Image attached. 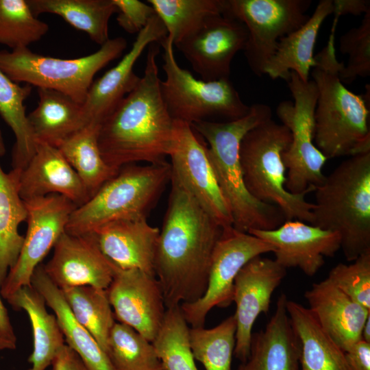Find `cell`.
<instances>
[{"label": "cell", "mask_w": 370, "mask_h": 370, "mask_svg": "<svg viewBox=\"0 0 370 370\" xmlns=\"http://www.w3.org/2000/svg\"><path fill=\"white\" fill-rule=\"evenodd\" d=\"M167 209L158 240L155 275L166 308L205 293L220 225L171 174Z\"/></svg>", "instance_id": "6da1fadb"}, {"label": "cell", "mask_w": 370, "mask_h": 370, "mask_svg": "<svg viewBox=\"0 0 370 370\" xmlns=\"http://www.w3.org/2000/svg\"><path fill=\"white\" fill-rule=\"evenodd\" d=\"M149 45L143 75L100 125L98 144L105 162L119 171L138 162L164 161L174 143L175 121L163 101L156 57Z\"/></svg>", "instance_id": "7a4b0ae2"}, {"label": "cell", "mask_w": 370, "mask_h": 370, "mask_svg": "<svg viewBox=\"0 0 370 370\" xmlns=\"http://www.w3.org/2000/svg\"><path fill=\"white\" fill-rule=\"evenodd\" d=\"M271 108L263 103L250 106L244 116L230 121H198L191 124L203 138L217 182L229 207L236 230H270L286 219L275 206L262 203L247 190L243 175L239 148L245 135L261 123L271 119Z\"/></svg>", "instance_id": "3957f363"}, {"label": "cell", "mask_w": 370, "mask_h": 370, "mask_svg": "<svg viewBox=\"0 0 370 370\" xmlns=\"http://www.w3.org/2000/svg\"><path fill=\"white\" fill-rule=\"evenodd\" d=\"M335 32L314 56L311 75L317 90L314 112V145L327 159L370 152L369 110L362 95L341 82L344 65L336 58Z\"/></svg>", "instance_id": "277c9868"}, {"label": "cell", "mask_w": 370, "mask_h": 370, "mask_svg": "<svg viewBox=\"0 0 370 370\" xmlns=\"http://www.w3.org/2000/svg\"><path fill=\"white\" fill-rule=\"evenodd\" d=\"M311 225L337 233L353 262L370 251V152L351 156L317 186Z\"/></svg>", "instance_id": "5b68a950"}, {"label": "cell", "mask_w": 370, "mask_h": 370, "mask_svg": "<svg viewBox=\"0 0 370 370\" xmlns=\"http://www.w3.org/2000/svg\"><path fill=\"white\" fill-rule=\"evenodd\" d=\"M171 177V166L165 160L121 167L73 210L65 232L74 235L90 234L115 221L147 217Z\"/></svg>", "instance_id": "8992f818"}, {"label": "cell", "mask_w": 370, "mask_h": 370, "mask_svg": "<svg viewBox=\"0 0 370 370\" xmlns=\"http://www.w3.org/2000/svg\"><path fill=\"white\" fill-rule=\"evenodd\" d=\"M291 138L288 129L272 119L249 131L239 148L243 180L255 199L278 207L286 221L312 224L313 203L306 199V194H293L286 188V169L282 153Z\"/></svg>", "instance_id": "52a82bcc"}, {"label": "cell", "mask_w": 370, "mask_h": 370, "mask_svg": "<svg viewBox=\"0 0 370 370\" xmlns=\"http://www.w3.org/2000/svg\"><path fill=\"white\" fill-rule=\"evenodd\" d=\"M123 37L109 39L95 52L73 59L36 53L28 47L0 50V69L14 82L60 92L82 104L95 74L126 49Z\"/></svg>", "instance_id": "ba28073f"}, {"label": "cell", "mask_w": 370, "mask_h": 370, "mask_svg": "<svg viewBox=\"0 0 370 370\" xmlns=\"http://www.w3.org/2000/svg\"><path fill=\"white\" fill-rule=\"evenodd\" d=\"M160 44L164 51L162 69L166 76L160 82V91L173 120L190 125L198 121H217V119L230 121L249 112L250 106L241 99L230 78L215 81L196 79L178 64L174 45L167 36Z\"/></svg>", "instance_id": "9c48e42d"}, {"label": "cell", "mask_w": 370, "mask_h": 370, "mask_svg": "<svg viewBox=\"0 0 370 370\" xmlns=\"http://www.w3.org/2000/svg\"><path fill=\"white\" fill-rule=\"evenodd\" d=\"M294 101H282L276 114L291 133L282 153L286 169V188L293 194L314 191L325 179L322 169L328 160L314 145V112L318 90L314 82L304 81L291 71L286 81Z\"/></svg>", "instance_id": "30bf717a"}, {"label": "cell", "mask_w": 370, "mask_h": 370, "mask_svg": "<svg viewBox=\"0 0 370 370\" xmlns=\"http://www.w3.org/2000/svg\"><path fill=\"white\" fill-rule=\"evenodd\" d=\"M311 0H225L223 14L243 23L248 37L243 49L247 64L257 76L275 53L279 40L309 19Z\"/></svg>", "instance_id": "8fae6325"}, {"label": "cell", "mask_w": 370, "mask_h": 370, "mask_svg": "<svg viewBox=\"0 0 370 370\" xmlns=\"http://www.w3.org/2000/svg\"><path fill=\"white\" fill-rule=\"evenodd\" d=\"M275 250L252 234L233 226L223 227L214 249L205 293L194 302L180 305L188 325L203 328L211 309L228 307L233 302L234 282L241 268L252 258Z\"/></svg>", "instance_id": "7c38bea8"}, {"label": "cell", "mask_w": 370, "mask_h": 370, "mask_svg": "<svg viewBox=\"0 0 370 370\" xmlns=\"http://www.w3.org/2000/svg\"><path fill=\"white\" fill-rule=\"evenodd\" d=\"M24 201L27 230L18 259L0 287L1 296L5 299L19 288L32 286L34 271L65 232L71 214L77 207L56 194Z\"/></svg>", "instance_id": "4fadbf2b"}, {"label": "cell", "mask_w": 370, "mask_h": 370, "mask_svg": "<svg viewBox=\"0 0 370 370\" xmlns=\"http://www.w3.org/2000/svg\"><path fill=\"white\" fill-rule=\"evenodd\" d=\"M169 156L171 174L220 225L232 226V215L217 182L207 146L190 124L175 121Z\"/></svg>", "instance_id": "5bb4252c"}, {"label": "cell", "mask_w": 370, "mask_h": 370, "mask_svg": "<svg viewBox=\"0 0 370 370\" xmlns=\"http://www.w3.org/2000/svg\"><path fill=\"white\" fill-rule=\"evenodd\" d=\"M248 32L241 21L225 14L208 18L194 32L174 46L201 79H229L235 55L243 50Z\"/></svg>", "instance_id": "9a60e30c"}, {"label": "cell", "mask_w": 370, "mask_h": 370, "mask_svg": "<svg viewBox=\"0 0 370 370\" xmlns=\"http://www.w3.org/2000/svg\"><path fill=\"white\" fill-rule=\"evenodd\" d=\"M106 291L115 319L152 343L166 310L156 277L137 269H123L115 265Z\"/></svg>", "instance_id": "2e32d148"}, {"label": "cell", "mask_w": 370, "mask_h": 370, "mask_svg": "<svg viewBox=\"0 0 370 370\" xmlns=\"http://www.w3.org/2000/svg\"><path fill=\"white\" fill-rule=\"evenodd\" d=\"M286 275V269L274 259L256 256L245 264L234 282V314L236 323L234 356L241 362L249 354L252 328L261 313L267 314L271 298Z\"/></svg>", "instance_id": "e0dca14e"}, {"label": "cell", "mask_w": 370, "mask_h": 370, "mask_svg": "<svg viewBox=\"0 0 370 370\" xmlns=\"http://www.w3.org/2000/svg\"><path fill=\"white\" fill-rule=\"evenodd\" d=\"M53 248L52 258L43 266L48 277L58 288H108L115 264L101 251L93 233L74 235L64 232Z\"/></svg>", "instance_id": "ac0fdd59"}, {"label": "cell", "mask_w": 370, "mask_h": 370, "mask_svg": "<svg viewBox=\"0 0 370 370\" xmlns=\"http://www.w3.org/2000/svg\"><path fill=\"white\" fill-rule=\"evenodd\" d=\"M167 36L166 28L156 14L136 36L130 51L119 63L93 81L82 104L86 125H101L140 80L134 66L144 50L153 42H160Z\"/></svg>", "instance_id": "d6986e66"}, {"label": "cell", "mask_w": 370, "mask_h": 370, "mask_svg": "<svg viewBox=\"0 0 370 370\" xmlns=\"http://www.w3.org/2000/svg\"><path fill=\"white\" fill-rule=\"evenodd\" d=\"M247 233L273 245L275 260L286 269L298 268L314 275L341 249L339 235L298 220L285 221L270 230H252Z\"/></svg>", "instance_id": "ffe728a7"}, {"label": "cell", "mask_w": 370, "mask_h": 370, "mask_svg": "<svg viewBox=\"0 0 370 370\" xmlns=\"http://www.w3.org/2000/svg\"><path fill=\"white\" fill-rule=\"evenodd\" d=\"M19 194L24 201L60 195L77 207L90 199L80 178L59 149L41 143H37L34 156L21 171Z\"/></svg>", "instance_id": "44dd1931"}, {"label": "cell", "mask_w": 370, "mask_h": 370, "mask_svg": "<svg viewBox=\"0 0 370 370\" xmlns=\"http://www.w3.org/2000/svg\"><path fill=\"white\" fill-rule=\"evenodd\" d=\"M103 254L123 269H137L155 275L160 230L147 217L115 221L93 232Z\"/></svg>", "instance_id": "7402d4cb"}, {"label": "cell", "mask_w": 370, "mask_h": 370, "mask_svg": "<svg viewBox=\"0 0 370 370\" xmlns=\"http://www.w3.org/2000/svg\"><path fill=\"white\" fill-rule=\"evenodd\" d=\"M304 297L308 309L323 330L344 351L362 339L370 310L353 300L328 278L313 283Z\"/></svg>", "instance_id": "603a6c76"}, {"label": "cell", "mask_w": 370, "mask_h": 370, "mask_svg": "<svg viewBox=\"0 0 370 370\" xmlns=\"http://www.w3.org/2000/svg\"><path fill=\"white\" fill-rule=\"evenodd\" d=\"M287 299L281 293L265 328L252 332L249 356L237 370H300V343L288 317Z\"/></svg>", "instance_id": "cb8c5ba5"}, {"label": "cell", "mask_w": 370, "mask_h": 370, "mask_svg": "<svg viewBox=\"0 0 370 370\" xmlns=\"http://www.w3.org/2000/svg\"><path fill=\"white\" fill-rule=\"evenodd\" d=\"M333 9V0H321L304 25L279 40L275 53L264 67V75L273 79L287 81L293 71L302 80H309L310 70L315 65L313 53L318 33Z\"/></svg>", "instance_id": "d4e9b609"}, {"label": "cell", "mask_w": 370, "mask_h": 370, "mask_svg": "<svg viewBox=\"0 0 370 370\" xmlns=\"http://www.w3.org/2000/svg\"><path fill=\"white\" fill-rule=\"evenodd\" d=\"M32 286L53 311L65 342L80 357L88 370H114L106 353L95 338L73 315L62 292L40 264L32 278Z\"/></svg>", "instance_id": "484cf974"}, {"label": "cell", "mask_w": 370, "mask_h": 370, "mask_svg": "<svg viewBox=\"0 0 370 370\" xmlns=\"http://www.w3.org/2000/svg\"><path fill=\"white\" fill-rule=\"evenodd\" d=\"M286 307L300 343V370H352L345 352L323 330L308 308L288 299Z\"/></svg>", "instance_id": "4316f807"}, {"label": "cell", "mask_w": 370, "mask_h": 370, "mask_svg": "<svg viewBox=\"0 0 370 370\" xmlns=\"http://www.w3.org/2000/svg\"><path fill=\"white\" fill-rule=\"evenodd\" d=\"M37 107L27 114L37 143L58 147L66 139L87 125L82 104L51 89L38 88Z\"/></svg>", "instance_id": "83f0119b"}, {"label": "cell", "mask_w": 370, "mask_h": 370, "mask_svg": "<svg viewBox=\"0 0 370 370\" xmlns=\"http://www.w3.org/2000/svg\"><path fill=\"white\" fill-rule=\"evenodd\" d=\"M6 300L16 310H23L31 323L33 351L28 358V370H46L66 344L55 314L47 312L43 297L32 286H23Z\"/></svg>", "instance_id": "f1b7e54d"}, {"label": "cell", "mask_w": 370, "mask_h": 370, "mask_svg": "<svg viewBox=\"0 0 370 370\" xmlns=\"http://www.w3.org/2000/svg\"><path fill=\"white\" fill-rule=\"evenodd\" d=\"M21 169L6 173L0 164V287L16 263L24 236L18 227L27 219V209L19 194Z\"/></svg>", "instance_id": "f546056e"}, {"label": "cell", "mask_w": 370, "mask_h": 370, "mask_svg": "<svg viewBox=\"0 0 370 370\" xmlns=\"http://www.w3.org/2000/svg\"><path fill=\"white\" fill-rule=\"evenodd\" d=\"M32 13L53 14L86 33L100 46L109 38V21L117 9L112 0H27Z\"/></svg>", "instance_id": "4dcf8cb0"}, {"label": "cell", "mask_w": 370, "mask_h": 370, "mask_svg": "<svg viewBox=\"0 0 370 370\" xmlns=\"http://www.w3.org/2000/svg\"><path fill=\"white\" fill-rule=\"evenodd\" d=\"M100 125L90 123L58 148L77 173L90 198L118 172L103 160L98 144Z\"/></svg>", "instance_id": "1f68e13d"}, {"label": "cell", "mask_w": 370, "mask_h": 370, "mask_svg": "<svg viewBox=\"0 0 370 370\" xmlns=\"http://www.w3.org/2000/svg\"><path fill=\"white\" fill-rule=\"evenodd\" d=\"M31 90V86L14 82L0 69V115L16 140L12 152V169H23L37 147L24 103Z\"/></svg>", "instance_id": "d6a6232c"}, {"label": "cell", "mask_w": 370, "mask_h": 370, "mask_svg": "<svg viewBox=\"0 0 370 370\" xmlns=\"http://www.w3.org/2000/svg\"><path fill=\"white\" fill-rule=\"evenodd\" d=\"M61 290L75 319L106 352L108 337L115 323L106 289L80 286Z\"/></svg>", "instance_id": "836d02e7"}, {"label": "cell", "mask_w": 370, "mask_h": 370, "mask_svg": "<svg viewBox=\"0 0 370 370\" xmlns=\"http://www.w3.org/2000/svg\"><path fill=\"white\" fill-rule=\"evenodd\" d=\"M173 45L191 34L209 17L223 14L225 0H148Z\"/></svg>", "instance_id": "e575fe53"}, {"label": "cell", "mask_w": 370, "mask_h": 370, "mask_svg": "<svg viewBox=\"0 0 370 370\" xmlns=\"http://www.w3.org/2000/svg\"><path fill=\"white\" fill-rule=\"evenodd\" d=\"M236 332L234 314L210 329L189 328L188 341L194 359L206 370H231Z\"/></svg>", "instance_id": "d590c367"}, {"label": "cell", "mask_w": 370, "mask_h": 370, "mask_svg": "<svg viewBox=\"0 0 370 370\" xmlns=\"http://www.w3.org/2000/svg\"><path fill=\"white\" fill-rule=\"evenodd\" d=\"M106 353L114 370H163L152 343L120 322L110 331Z\"/></svg>", "instance_id": "8d00e7d4"}, {"label": "cell", "mask_w": 370, "mask_h": 370, "mask_svg": "<svg viewBox=\"0 0 370 370\" xmlns=\"http://www.w3.org/2000/svg\"><path fill=\"white\" fill-rule=\"evenodd\" d=\"M188 330L180 306L166 308L152 342L163 370H197L189 345Z\"/></svg>", "instance_id": "74e56055"}, {"label": "cell", "mask_w": 370, "mask_h": 370, "mask_svg": "<svg viewBox=\"0 0 370 370\" xmlns=\"http://www.w3.org/2000/svg\"><path fill=\"white\" fill-rule=\"evenodd\" d=\"M49 31L32 12L27 0H0V44L11 50L28 47Z\"/></svg>", "instance_id": "f35d334b"}, {"label": "cell", "mask_w": 370, "mask_h": 370, "mask_svg": "<svg viewBox=\"0 0 370 370\" xmlns=\"http://www.w3.org/2000/svg\"><path fill=\"white\" fill-rule=\"evenodd\" d=\"M340 51L348 61L339 72L343 83L350 84L358 77L370 75V11L364 14L360 25L340 38Z\"/></svg>", "instance_id": "ab89813d"}, {"label": "cell", "mask_w": 370, "mask_h": 370, "mask_svg": "<svg viewBox=\"0 0 370 370\" xmlns=\"http://www.w3.org/2000/svg\"><path fill=\"white\" fill-rule=\"evenodd\" d=\"M328 278L353 300L370 310V251L349 264L338 263Z\"/></svg>", "instance_id": "60d3db41"}, {"label": "cell", "mask_w": 370, "mask_h": 370, "mask_svg": "<svg viewBox=\"0 0 370 370\" xmlns=\"http://www.w3.org/2000/svg\"><path fill=\"white\" fill-rule=\"evenodd\" d=\"M119 25L130 34H138L156 14L148 3L138 0H112Z\"/></svg>", "instance_id": "b9f144b4"}, {"label": "cell", "mask_w": 370, "mask_h": 370, "mask_svg": "<svg viewBox=\"0 0 370 370\" xmlns=\"http://www.w3.org/2000/svg\"><path fill=\"white\" fill-rule=\"evenodd\" d=\"M347 361L352 370H370V343L362 339L345 352Z\"/></svg>", "instance_id": "7bdbcfd3"}, {"label": "cell", "mask_w": 370, "mask_h": 370, "mask_svg": "<svg viewBox=\"0 0 370 370\" xmlns=\"http://www.w3.org/2000/svg\"><path fill=\"white\" fill-rule=\"evenodd\" d=\"M53 370H88L77 354L64 344L56 355Z\"/></svg>", "instance_id": "ee69618b"}, {"label": "cell", "mask_w": 370, "mask_h": 370, "mask_svg": "<svg viewBox=\"0 0 370 370\" xmlns=\"http://www.w3.org/2000/svg\"><path fill=\"white\" fill-rule=\"evenodd\" d=\"M333 23L337 24L340 16L346 14L358 16L370 11L369 0H333Z\"/></svg>", "instance_id": "f6af8a7d"}, {"label": "cell", "mask_w": 370, "mask_h": 370, "mask_svg": "<svg viewBox=\"0 0 370 370\" xmlns=\"http://www.w3.org/2000/svg\"><path fill=\"white\" fill-rule=\"evenodd\" d=\"M0 329L3 333L12 341L16 343V337L11 324L7 309L3 304L0 294Z\"/></svg>", "instance_id": "bcb514c9"}, {"label": "cell", "mask_w": 370, "mask_h": 370, "mask_svg": "<svg viewBox=\"0 0 370 370\" xmlns=\"http://www.w3.org/2000/svg\"><path fill=\"white\" fill-rule=\"evenodd\" d=\"M16 343L10 340L0 329V352L5 349H14Z\"/></svg>", "instance_id": "7dc6e473"}, {"label": "cell", "mask_w": 370, "mask_h": 370, "mask_svg": "<svg viewBox=\"0 0 370 370\" xmlns=\"http://www.w3.org/2000/svg\"><path fill=\"white\" fill-rule=\"evenodd\" d=\"M362 339L370 343V315L368 316L362 330Z\"/></svg>", "instance_id": "c3c4849f"}, {"label": "cell", "mask_w": 370, "mask_h": 370, "mask_svg": "<svg viewBox=\"0 0 370 370\" xmlns=\"http://www.w3.org/2000/svg\"><path fill=\"white\" fill-rule=\"evenodd\" d=\"M5 153V145L2 132L0 130V156H4Z\"/></svg>", "instance_id": "681fc988"}]
</instances>
